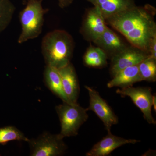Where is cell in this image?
<instances>
[{
    "mask_svg": "<svg viewBox=\"0 0 156 156\" xmlns=\"http://www.w3.org/2000/svg\"><path fill=\"white\" fill-rule=\"evenodd\" d=\"M154 7L135 5L105 19L106 23L125 37L131 46L150 55L151 44L156 38Z\"/></svg>",
    "mask_w": 156,
    "mask_h": 156,
    "instance_id": "6da1fadb",
    "label": "cell"
},
{
    "mask_svg": "<svg viewBox=\"0 0 156 156\" xmlns=\"http://www.w3.org/2000/svg\"><path fill=\"white\" fill-rule=\"evenodd\" d=\"M74 49V42L67 32L55 30L43 38L42 53L46 65L59 69L71 62Z\"/></svg>",
    "mask_w": 156,
    "mask_h": 156,
    "instance_id": "7a4b0ae2",
    "label": "cell"
},
{
    "mask_svg": "<svg viewBox=\"0 0 156 156\" xmlns=\"http://www.w3.org/2000/svg\"><path fill=\"white\" fill-rule=\"evenodd\" d=\"M43 0H27L26 5L19 14L21 32L18 43L22 44L31 39L36 38L41 34L45 14L48 9L42 6Z\"/></svg>",
    "mask_w": 156,
    "mask_h": 156,
    "instance_id": "3957f363",
    "label": "cell"
},
{
    "mask_svg": "<svg viewBox=\"0 0 156 156\" xmlns=\"http://www.w3.org/2000/svg\"><path fill=\"white\" fill-rule=\"evenodd\" d=\"M59 118L61 131L59 135L62 138L76 136L79 129L89 118L87 109L78 103L63 102L56 107Z\"/></svg>",
    "mask_w": 156,
    "mask_h": 156,
    "instance_id": "277c9868",
    "label": "cell"
},
{
    "mask_svg": "<svg viewBox=\"0 0 156 156\" xmlns=\"http://www.w3.org/2000/svg\"><path fill=\"white\" fill-rule=\"evenodd\" d=\"M30 156H58L64 154L67 145L59 134L45 132L36 138L29 140Z\"/></svg>",
    "mask_w": 156,
    "mask_h": 156,
    "instance_id": "5b68a950",
    "label": "cell"
},
{
    "mask_svg": "<svg viewBox=\"0 0 156 156\" xmlns=\"http://www.w3.org/2000/svg\"><path fill=\"white\" fill-rule=\"evenodd\" d=\"M116 92L122 97H130L142 112L147 122L149 124L155 125L156 122L151 112L153 95L150 88L130 87L117 89Z\"/></svg>",
    "mask_w": 156,
    "mask_h": 156,
    "instance_id": "8992f818",
    "label": "cell"
},
{
    "mask_svg": "<svg viewBox=\"0 0 156 156\" xmlns=\"http://www.w3.org/2000/svg\"><path fill=\"white\" fill-rule=\"evenodd\" d=\"M85 87L89 96V105L87 110L94 112L103 122L108 132L111 131L112 126L119 122L118 117L106 101L100 96L99 92L88 86H85Z\"/></svg>",
    "mask_w": 156,
    "mask_h": 156,
    "instance_id": "52a82bcc",
    "label": "cell"
},
{
    "mask_svg": "<svg viewBox=\"0 0 156 156\" xmlns=\"http://www.w3.org/2000/svg\"><path fill=\"white\" fill-rule=\"evenodd\" d=\"M107 27L105 20L100 11L93 7L86 11L80 32L86 40L94 43Z\"/></svg>",
    "mask_w": 156,
    "mask_h": 156,
    "instance_id": "ba28073f",
    "label": "cell"
},
{
    "mask_svg": "<svg viewBox=\"0 0 156 156\" xmlns=\"http://www.w3.org/2000/svg\"><path fill=\"white\" fill-rule=\"evenodd\" d=\"M150 57L145 51L131 46H128L121 52L112 57L110 73L112 76L126 68L138 65L143 60Z\"/></svg>",
    "mask_w": 156,
    "mask_h": 156,
    "instance_id": "9c48e42d",
    "label": "cell"
},
{
    "mask_svg": "<svg viewBox=\"0 0 156 156\" xmlns=\"http://www.w3.org/2000/svg\"><path fill=\"white\" fill-rule=\"evenodd\" d=\"M92 147L86 154L87 156H106L116 149L126 144H135L140 142L136 139H127L112 134L111 131Z\"/></svg>",
    "mask_w": 156,
    "mask_h": 156,
    "instance_id": "30bf717a",
    "label": "cell"
},
{
    "mask_svg": "<svg viewBox=\"0 0 156 156\" xmlns=\"http://www.w3.org/2000/svg\"><path fill=\"white\" fill-rule=\"evenodd\" d=\"M61 76L62 88L69 102L77 103L80 85L75 69L71 63L58 69Z\"/></svg>",
    "mask_w": 156,
    "mask_h": 156,
    "instance_id": "8fae6325",
    "label": "cell"
},
{
    "mask_svg": "<svg viewBox=\"0 0 156 156\" xmlns=\"http://www.w3.org/2000/svg\"><path fill=\"white\" fill-rule=\"evenodd\" d=\"M94 43L106 53L108 58H111L128 47L123 40L108 27Z\"/></svg>",
    "mask_w": 156,
    "mask_h": 156,
    "instance_id": "7c38bea8",
    "label": "cell"
},
{
    "mask_svg": "<svg viewBox=\"0 0 156 156\" xmlns=\"http://www.w3.org/2000/svg\"><path fill=\"white\" fill-rule=\"evenodd\" d=\"M100 11L105 19L136 5L135 0H87Z\"/></svg>",
    "mask_w": 156,
    "mask_h": 156,
    "instance_id": "4fadbf2b",
    "label": "cell"
},
{
    "mask_svg": "<svg viewBox=\"0 0 156 156\" xmlns=\"http://www.w3.org/2000/svg\"><path fill=\"white\" fill-rule=\"evenodd\" d=\"M138 65L126 68L113 76L107 84L108 88L118 87L120 88L132 87L133 84L141 82Z\"/></svg>",
    "mask_w": 156,
    "mask_h": 156,
    "instance_id": "5bb4252c",
    "label": "cell"
},
{
    "mask_svg": "<svg viewBox=\"0 0 156 156\" xmlns=\"http://www.w3.org/2000/svg\"><path fill=\"white\" fill-rule=\"evenodd\" d=\"M44 77L45 85L54 95L60 98L63 102H69L63 91L58 69L46 65Z\"/></svg>",
    "mask_w": 156,
    "mask_h": 156,
    "instance_id": "9a60e30c",
    "label": "cell"
},
{
    "mask_svg": "<svg viewBox=\"0 0 156 156\" xmlns=\"http://www.w3.org/2000/svg\"><path fill=\"white\" fill-rule=\"evenodd\" d=\"M108 58L106 53L102 49L98 46H91L84 54L83 62L88 67L100 68L106 66Z\"/></svg>",
    "mask_w": 156,
    "mask_h": 156,
    "instance_id": "2e32d148",
    "label": "cell"
},
{
    "mask_svg": "<svg viewBox=\"0 0 156 156\" xmlns=\"http://www.w3.org/2000/svg\"><path fill=\"white\" fill-rule=\"evenodd\" d=\"M141 80L154 82L156 80V59L147 57L138 65Z\"/></svg>",
    "mask_w": 156,
    "mask_h": 156,
    "instance_id": "e0dca14e",
    "label": "cell"
},
{
    "mask_svg": "<svg viewBox=\"0 0 156 156\" xmlns=\"http://www.w3.org/2000/svg\"><path fill=\"white\" fill-rule=\"evenodd\" d=\"M15 9L10 0H0V33L10 24Z\"/></svg>",
    "mask_w": 156,
    "mask_h": 156,
    "instance_id": "ac0fdd59",
    "label": "cell"
},
{
    "mask_svg": "<svg viewBox=\"0 0 156 156\" xmlns=\"http://www.w3.org/2000/svg\"><path fill=\"white\" fill-rule=\"evenodd\" d=\"M28 138L14 126H7L0 128V144H5L13 140L28 142Z\"/></svg>",
    "mask_w": 156,
    "mask_h": 156,
    "instance_id": "d6986e66",
    "label": "cell"
},
{
    "mask_svg": "<svg viewBox=\"0 0 156 156\" xmlns=\"http://www.w3.org/2000/svg\"><path fill=\"white\" fill-rule=\"evenodd\" d=\"M58 5L61 9H64L72 4L73 0H58Z\"/></svg>",
    "mask_w": 156,
    "mask_h": 156,
    "instance_id": "ffe728a7",
    "label": "cell"
},
{
    "mask_svg": "<svg viewBox=\"0 0 156 156\" xmlns=\"http://www.w3.org/2000/svg\"><path fill=\"white\" fill-rule=\"evenodd\" d=\"M156 96H153V105H154V108L155 110L156 111Z\"/></svg>",
    "mask_w": 156,
    "mask_h": 156,
    "instance_id": "44dd1931",
    "label": "cell"
}]
</instances>
